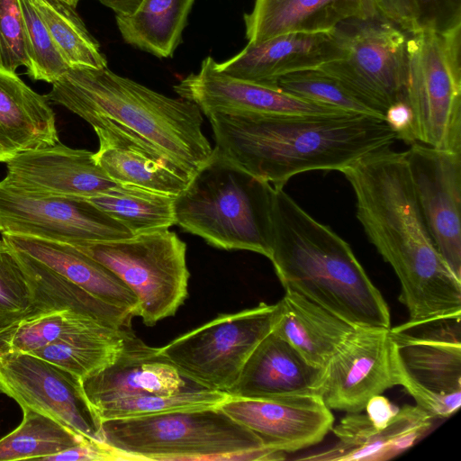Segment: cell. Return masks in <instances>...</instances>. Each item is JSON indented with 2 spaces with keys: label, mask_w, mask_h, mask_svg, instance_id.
<instances>
[{
  "label": "cell",
  "mask_w": 461,
  "mask_h": 461,
  "mask_svg": "<svg viewBox=\"0 0 461 461\" xmlns=\"http://www.w3.org/2000/svg\"><path fill=\"white\" fill-rule=\"evenodd\" d=\"M68 68L107 67L96 40L71 5L60 0H29Z\"/></svg>",
  "instance_id": "1f68e13d"
},
{
  "label": "cell",
  "mask_w": 461,
  "mask_h": 461,
  "mask_svg": "<svg viewBox=\"0 0 461 461\" xmlns=\"http://www.w3.org/2000/svg\"><path fill=\"white\" fill-rule=\"evenodd\" d=\"M273 185L242 170L214 148L175 197L176 224L226 250L270 256Z\"/></svg>",
  "instance_id": "8992f818"
},
{
  "label": "cell",
  "mask_w": 461,
  "mask_h": 461,
  "mask_svg": "<svg viewBox=\"0 0 461 461\" xmlns=\"http://www.w3.org/2000/svg\"><path fill=\"white\" fill-rule=\"evenodd\" d=\"M384 121L395 131L398 140L410 145L415 142L412 136V115L406 100L389 107Z\"/></svg>",
  "instance_id": "7bdbcfd3"
},
{
  "label": "cell",
  "mask_w": 461,
  "mask_h": 461,
  "mask_svg": "<svg viewBox=\"0 0 461 461\" xmlns=\"http://www.w3.org/2000/svg\"><path fill=\"white\" fill-rule=\"evenodd\" d=\"M81 382L93 408L118 398L173 394L202 387L184 376L158 348L145 344L132 330L115 360Z\"/></svg>",
  "instance_id": "d6986e66"
},
{
  "label": "cell",
  "mask_w": 461,
  "mask_h": 461,
  "mask_svg": "<svg viewBox=\"0 0 461 461\" xmlns=\"http://www.w3.org/2000/svg\"><path fill=\"white\" fill-rule=\"evenodd\" d=\"M0 232L71 245L134 235L84 198L33 193L0 180Z\"/></svg>",
  "instance_id": "7c38bea8"
},
{
  "label": "cell",
  "mask_w": 461,
  "mask_h": 461,
  "mask_svg": "<svg viewBox=\"0 0 461 461\" xmlns=\"http://www.w3.org/2000/svg\"><path fill=\"white\" fill-rule=\"evenodd\" d=\"M268 259L285 289L354 327L390 328L388 305L350 246L283 188L272 193Z\"/></svg>",
  "instance_id": "277c9868"
},
{
  "label": "cell",
  "mask_w": 461,
  "mask_h": 461,
  "mask_svg": "<svg viewBox=\"0 0 461 461\" xmlns=\"http://www.w3.org/2000/svg\"><path fill=\"white\" fill-rule=\"evenodd\" d=\"M103 5L112 9L116 15L132 14L140 5L143 0H98Z\"/></svg>",
  "instance_id": "f6af8a7d"
},
{
  "label": "cell",
  "mask_w": 461,
  "mask_h": 461,
  "mask_svg": "<svg viewBox=\"0 0 461 461\" xmlns=\"http://www.w3.org/2000/svg\"><path fill=\"white\" fill-rule=\"evenodd\" d=\"M104 442L123 460H282L219 405L102 421Z\"/></svg>",
  "instance_id": "5b68a950"
},
{
  "label": "cell",
  "mask_w": 461,
  "mask_h": 461,
  "mask_svg": "<svg viewBox=\"0 0 461 461\" xmlns=\"http://www.w3.org/2000/svg\"><path fill=\"white\" fill-rule=\"evenodd\" d=\"M46 95L94 128L120 133L191 177L213 152L194 103L158 93L107 67L68 68Z\"/></svg>",
  "instance_id": "3957f363"
},
{
  "label": "cell",
  "mask_w": 461,
  "mask_h": 461,
  "mask_svg": "<svg viewBox=\"0 0 461 461\" xmlns=\"http://www.w3.org/2000/svg\"><path fill=\"white\" fill-rule=\"evenodd\" d=\"M5 164L6 182L43 194L87 199L118 184L98 166L94 152L60 141L22 152Z\"/></svg>",
  "instance_id": "ac0fdd59"
},
{
  "label": "cell",
  "mask_w": 461,
  "mask_h": 461,
  "mask_svg": "<svg viewBox=\"0 0 461 461\" xmlns=\"http://www.w3.org/2000/svg\"><path fill=\"white\" fill-rule=\"evenodd\" d=\"M364 410L368 420L375 426L384 428L393 420L399 408L393 405L382 394H377L368 400Z\"/></svg>",
  "instance_id": "ee69618b"
},
{
  "label": "cell",
  "mask_w": 461,
  "mask_h": 461,
  "mask_svg": "<svg viewBox=\"0 0 461 461\" xmlns=\"http://www.w3.org/2000/svg\"><path fill=\"white\" fill-rule=\"evenodd\" d=\"M338 46L334 30L319 32H290L247 46L215 68L230 77L278 88L286 75L317 69L334 59Z\"/></svg>",
  "instance_id": "ffe728a7"
},
{
  "label": "cell",
  "mask_w": 461,
  "mask_h": 461,
  "mask_svg": "<svg viewBox=\"0 0 461 461\" xmlns=\"http://www.w3.org/2000/svg\"><path fill=\"white\" fill-rule=\"evenodd\" d=\"M407 39L406 101L415 142L461 153V25Z\"/></svg>",
  "instance_id": "52a82bcc"
},
{
  "label": "cell",
  "mask_w": 461,
  "mask_h": 461,
  "mask_svg": "<svg viewBox=\"0 0 461 461\" xmlns=\"http://www.w3.org/2000/svg\"><path fill=\"white\" fill-rule=\"evenodd\" d=\"M285 291L273 331L309 363L323 367L357 327L299 293Z\"/></svg>",
  "instance_id": "484cf974"
},
{
  "label": "cell",
  "mask_w": 461,
  "mask_h": 461,
  "mask_svg": "<svg viewBox=\"0 0 461 461\" xmlns=\"http://www.w3.org/2000/svg\"><path fill=\"white\" fill-rule=\"evenodd\" d=\"M94 130L99 140L94 158L115 183L175 197L187 186L191 176L173 164L120 133Z\"/></svg>",
  "instance_id": "4316f807"
},
{
  "label": "cell",
  "mask_w": 461,
  "mask_h": 461,
  "mask_svg": "<svg viewBox=\"0 0 461 461\" xmlns=\"http://www.w3.org/2000/svg\"><path fill=\"white\" fill-rule=\"evenodd\" d=\"M73 246L130 288L138 300L137 316L147 326L175 315L187 297L186 244L169 229Z\"/></svg>",
  "instance_id": "ba28073f"
},
{
  "label": "cell",
  "mask_w": 461,
  "mask_h": 461,
  "mask_svg": "<svg viewBox=\"0 0 461 461\" xmlns=\"http://www.w3.org/2000/svg\"><path fill=\"white\" fill-rule=\"evenodd\" d=\"M404 155L432 240L461 279V153L414 142Z\"/></svg>",
  "instance_id": "5bb4252c"
},
{
  "label": "cell",
  "mask_w": 461,
  "mask_h": 461,
  "mask_svg": "<svg viewBox=\"0 0 461 461\" xmlns=\"http://www.w3.org/2000/svg\"><path fill=\"white\" fill-rule=\"evenodd\" d=\"M381 15L372 0H256L244 14L249 42L290 32L333 31L350 19Z\"/></svg>",
  "instance_id": "603a6c76"
},
{
  "label": "cell",
  "mask_w": 461,
  "mask_h": 461,
  "mask_svg": "<svg viewBox=\"0 0 461 461\" xmlns=\"http://www.w3.org/2000/svg\"><path fill=\"white\" fill-rule=\"evenodd\" d=\"M219 407L270 449L290 453L320 443L334 423L331 410L317 394L274 399L228 396Z\"/></svg>",
  "instance_id": "2e32d148"
},
{
  "label": "cell",
  "mask_w": 461,
  "mask_h": 461,
  "mask_svg": "<svg viewBox=\"0 0 461 461\" xmlns=\"http://www.w3.org/2000/svg\"><path fill=\"white\" fill-rule=\"evenodd\" d=\"M322 369L272 330L253 350L226 393L249 399L317 394Z\"/></svg>",
  "instance_id": "7402d4cb"
},
{
  "label": "cell",
  "mask_w": 461,
  "mask_h": 461,
  "mask_svg": "<svg viewBox=\"0 0 461 461\" xmlns=\"http://www.w3.org/2000/svg\"><path fill=\"white\" fill-rule=\"evenodd\" d=\"M379 14L407 34L419 29L412 0H372Z\"/></svg>",
  "instance_id": "b9f144b4"
},
{
  "label": "cell",
  "mask_w": 461,
  "mask_h": 461,
  "mask_svg": "<svg viewBox=\"0 0 461 461\" xmlns=\"http://www.w3.org/2000/svg\"><path fill=\"white\" fill-rule=\"evenodd\" d=\"M435 418L418 405L399 408L384 428L361 412H351L332 427L337 442L320 452L299 457L312 461H385L411 447L432 428Z\"/></svg>",
  "instance_id": "44dd1931"
},
{
  "label": "cell",
  "mask_w": 461,
  "mask_h": 461,
  "mask_svg": "<svg viewBox=\"0 0 461 461\" xmlns=\"http://www.w3.org/2000/svg\"><path fill=\"white\" fill-rule=\"evenodd\" d=\"M461 315L390 328V361L402 386L435 419L461 405Z\"/></svg>",
  "instance_id": "9c48e42d"
},
{
  "label": "cell",
  "mask_w": 461,
  "mask_h": 461,
  "mask_svg": "<svg viewBox=\"0 0 461 461\" xmlns=\"http://www.w3.org/2000/svg\"><path fill=\"white\" fill-rule=\"evenodd\" d=\"M86 200L124 225L134 236L169 229L176 224L175 196L117 184Z\"/></svg>",
  "instance_id": "4dcf8cb0"
},
{
  "label": "cell",
  "mask_w": 461,
  "mask_h": 461,
  "mask_svg": "<svg viewBox=\"0 0 461 461\" xmlns=\"http://www.w3.org/2000/svg\"><path fill=\"white\" fill-rule=\"evenodd\" d=\"M0 393L21 409L44 414L75 433L104 442L102 421L79 377L41 357L0 352Z\"/></svg>",
  "instance_id": "4fadbf2b"
},
{
  "label": "cell",
  "mask_w": 461,
  "mask_h": 461,
  "mask_svg": "<svg viewBox=\"0 0 461 461\" xmlns=\"http://www.w3.org/2000/svg\"><path fill=\"white\" fill-rule=\"evenodd\" d=\"M207 117L214 149L276 188L308 171L341 172L398 140L384 119L359 113H212Z\"/></svg>",
  "instance_id": "7a4b0ae2"
},
{
  "label": "cell",
  "mask_w": 461,
  "mask_h": 461,
  "mask_svg": "<svg viewBox=\"0 0 461 461\" xmlns=\"http://www.w3.org/2000/svg\"><path fill=\"white\" fill-rule=\"evenodd\" d=\"M420 28L445 32L461 25V0H412Z\"/></svg>",
  "instance_id": "ab89813d"
},
{
  "label": "cell",
  "mask_w": 461,
  "mask_h": 461,
  "mask_svg": "<svg viewBox=\"0 0 461 461\" xmlns=\"http://www.w3.org/2000/svg\"><path fill=\"white\" fill-rule=\"evenodd\" d=\"M276 86L283 92L303 100L383 119L338 80L318 69L286 75L278 79Z\"/></svg>",
  "instance_id": "d590c367"
},
{
  "label": "cell",
  "mask_w": 461,
  "mask_h": 461,
  "mask_svg": "<svg viewBox=\"0 0 461 461\" xmlns=\"http://www.w3.org/2000/svg\"><path fill=\"white\" fill-rule=\"evenodd\" d=\"M26 51L27 74L33 80L52 84L68 68L45 24L29 0H19Z\"/></svg>",
  "instance_id": "8d00e7d4"
},
{
  "label": "cell",
  "mask_w": 461,
  "mask_h": 461,
  "mask_svg": "<svg viewBox=\"0 0 461 461\" xmlns=\"http://www.w3.org/2000/svg\"><path fill=\"white\" fill-rule=\"evenodd\" d=\"M123 460L122 456L105 443L82 438L73 447L50 456L44 461H108Z\"/></svg>",
  "instance_id": "60d3db41"
},
{
  "label": "cell",
  "mask_w": 461,
  "mask_h": 461,
  "mask_svg": "<svg viewBox=\"0 0 461 461\" xmlns=\"http://www.w3.org/2000/svg\"><path fill=\"white\" fill-rule=\"evenodd\" d=\"M14 249L32 292L30 316L53 310H70L109 326L131 327L134 318L131 312L95 298L39 260Z\"/></svg>",
  "instance_id": "83f0119b"
},
{
  "label": "cell",
  "mask_w": 461,
  "mask_h": 461,
  "mask_svg": "<svg viewBox=\"0 0 461 461\" xmlns=\"http://www.w3.org/2000/svg\"><path fill=\"white\" fill-rule=\"evenodd\" d=\"M279 303H261L215 319L158 348V353L200 386L227 393L246 361L274 328Z\"/></svg>",
  "instance_id": "8fae6325"
},
{
  "label": "cell",
  "mask_w": 461,
  "mask_h": 461,
  "mask_svg": "<svg viewBox=\"0 0 461 461\" xmlns=\"http://www.w3.org/2000/svg\"><path fill=\"white\" fill-rule=\"evenodd\" d=\"M28 66L19 0H0V68L16 72Z\"/></svg>",
  "instance_id": "f35d334b"
},
{
  "label": "cell",
  "mask_w": 461,
  "mask_h": 461,
  "mask_svg": "<svg viewBox=\"0 0 461 461\" xmlns=\"http://www.w3.org/2000/svg\"><path fill=\"white\" fill-rule=\"evenodd\" d=\"M86 319L70 310H53L27 317L0 335V352L33 354Z\"/></svg>",
  "instance_id": "e575fe53"
},
{
  "label": "cell",
  "mask_w": 461,
  "mask_h": 461,
  "mask_svg": "<svg viewBox=\"0 0 461 461\" xmlns=\"http://www.w3.org/2000/svg\"><path fill=\"white\" fill-rule=\"evenodd\" d=\"M32 292L14 249L0 240V335L30 316Z\"/></svg>",
  "instance_id": "74e56055"
},
{
  "label": "cell",
  "mask_w": 461,
  "mask_h": 461,
  "mask_svg": "<svg viewBox=\"0 0 461 461\" xmlns=\"http://www.w3.org/2000/svg\"><path fill=\"white\" fill-rule=\"evenodd\" d=\"M22 411L20 425L0 438V461L44 460L85 438L44 414L31 409Z\"/></svg>",
  "instance_id": "d6a6232c"
},
{
  "label": "cell",
  "mask_w": 461,
  "mask_h": 461,
  "mask_svg": "<svg viewBox=\"0 0 461 461\" xmlns=\"http://www.w3.org/2000/svg\"><path fill=\"white\" fill-rule=\"evenodd\" d=\"M194 0H143L130 15H116L123 40L158 58H170L182 40Z\"/></svg>",
  "instance_id": "f546056e"
},
{
  "label": "cell",
  "mask_w": 461,
  "mask_h": 461,
  "mask_svg": "<svg viewBox=\"0 0 461 461\" xmlns=\"http://www.w3.org/2000/svg\"><path fill=\"white\" fill-rule=\"evenodd\" d=\"M59 141L47 95L32 89L16 72L0 68V162Z\"/></svg>",
  "instance_id": "cb8c5ba5"
},
{
  "label": "cell",
  "mask_w": 461,
  "mask_h": 461,
  "mask_svg": "<svg viewBox=\"0 0 461 461\" xmlns=\"http://www.w3.org/2000/svg\"><path fill=\"white\" fill-rule=\"evenodd\" d=\"M334 34L338 54L317 69L384 120L389 107L406 100L407 33L378 15L345 21Z\"/></svg>",
  "instance_id": "30bf717a"
},
{
  "label": "cell",
  "mask_w": 461,
  "mask_h": 461,
  "mask_svg": "<svg viewBox=\"0 0 461 461\" xmlns=\"http://www.w3.org/2000/svg\"><path fill=\"white\" fill-rule=\"evenodd\" d=\"M12 248L43 263L95 298L137 316L138 300L130 288L107 267L75 246L32 236L4 234Z\"/></svg>",
  "instance_id": "d4e9b609"
},
{
  "label": "cell",
  "mask_w": 461,
  "mask_h": 461,
  "mask_svg": "<svg viewBox=\"0 0 461 461\" xmlns=\"http://www.w3.org/2000/svg\"><path fill=\"white\" fill-rule=\"evenodd\" d=\"M390 328H355L329 359L317 389V395L328 408L362 412L370 398L395 385L390 361Z\"/></svg>",
  "instance_id": "9a60e30c"
},
{
  "label": "cell",
  "mask_w": 461,
  "mask_h": 461,
  "mask_svg": "<svg viewBox=\"0 0 461 461\" xmlns=\"http://www.w3.org/2000/svg\"><path fill=\"white\" fill-rule=\"evenodd\" d=\"M357 218L394 271L409 321L461 315V279L437 249L420 212L404 152L384 148L344 168Z\"/></svg>",
  "instance_id": "6da1fadb"
},
{
  "label": "cell",
  "mask_w": 461,
  "mask_h": 461,
  "mask_svg": "<svg viewBox=\"0 0 461 461\" xmlns=\"http://www.w3.org/2000/svg\"><path fill=\"white\" fill-rule=\"evenodd\" d=\"M212 57L205 58L197 73H192L174 86L206 116L212 113L338 114V108L303 100L279 88L230 77L215 68Z\"/></svg>",
  "instance_id": "e0dca14e"
},
{
  "label": "cell",
  "mask_w": 461,
  "mask_h": 461,
  "mask_svg": "<svg viewBox=\"0 0 461 461\" xmlns=\"http://www.w3.org/2000/svg\"><path fill=\"white\" fill-rule=\"evenodd\" d=\"M229 394L194 388L173 394H145L111 400L93 409L101 420L124 419L158 414L176 410L219 405Z\"/></svg>",
  "instance_id": "836d02e7"
},
{
  "label": "cell",
  "mask_w": 461,
  "mask_h": 461,
  "mask_svg": "<svg viewBox=\"0 0 461 461\" xmlns=\"http://www.w3.org/2000/svg\"><path fill=\"white\" fill-rule=\"evenodd\" d=\"M131 330V327L116 328L94 319H86L32 355L82 380L115 360Z\"/></svg>",
  "instance_id": "f1b7e54d"
},
{
  "label": "cell",
  "mask_w": 461,
  "mask_h": 461,
  "mask_svg": "<svg viewBox=\"0 0 461 461\" xmlns=\"http://www.w3.org/2000/svg\"><path fill=\"white\" fill-rule=\"evenodd\" d=\"M60 1H62L75 8L80 0H60Z\"/></svg>",
  "instance_id": "bcb514c9"
}]
</instances>
